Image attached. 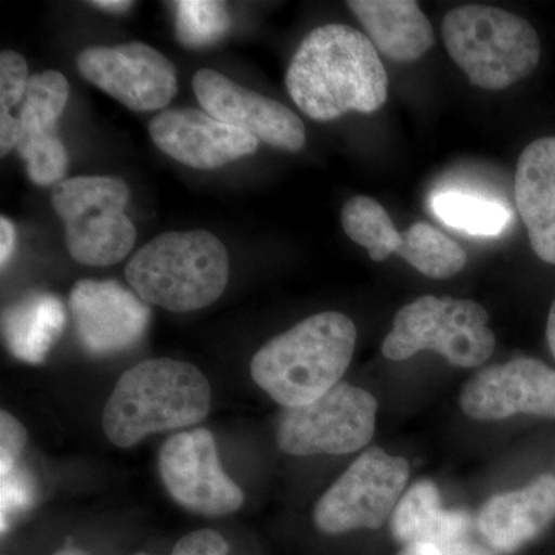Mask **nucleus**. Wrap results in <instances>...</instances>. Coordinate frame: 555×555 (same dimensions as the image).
I'll use <instances>...</instances> for the list:
<instances>
[{"instance_id": "nucleus-1", "label": "nucleus", "mask_w": 555, "mask_h": 555, "mask_svg": "<svg viewBox=\"0 0 555 555\" xmlns=\"http://www.w3.org/2000/svg\"><path fill=\"white\" fill-rule=\"evenodd\" d=\"M286 87L305 115L328 122L349 112H377L387 100L389 78L366 35L349 25L328 24L299 43Z\"/></svg>"}, {"instance_id": "nucleus-2", "label": "nucleus", "mask_w": 555, "mask_h": 555, "mask_svg": "<svg viewBox=\"0 0 555 555\" xmlns=\"http://www.w3.org/2000/svg\"><path fill=\"white\" fill-rule=\"evenodd\" d=\"M210 403V385L198 367L153 358L124 372L105 404L102 426L115 447L131 448L150 434L198 425Z\"/></svg>"}, {"instance_id": "nucleus-3", "label": "nucleus", "mask_w": 555, "mask_h": 555, "mask_svg": "<svg viewBox=\"0 0 555 555\" xmlns=\"http://www.w3.org/2000/svg\"><path fill=\"white\" fill-rule=\"evenodd\" d=\"M356 343L350 318L317 313L266 343L251 360V378L281 406H305L338 385Z\"/></svg>"}, {"instance_id": "nucleus-4", "label": "nucleus", "mask_w": 555, "mask_h": 555, "mask_svg": "<svg viewBox=\"0 0 555 555\" xmlns=\"http://www.w3.org/2000/svg\"><path fill=\"white\" fill-rule=\"evenodd\" d=\"M228 248L207 230L167 232L145 244L126 268L149 305L185 313L217 301L229 283Z\"/></svg>"}, {"instance_id": "nucleus-5", "label": "nucleus", "mask_w": 555, "mask_h": 555, "mask_svg": "<svg viewBox=\"0 0 555 555\" xmlns=\"http://www.w3.org/2000/svg\"><path fill=\"white\" fill-rule=\"evenodd\" d=\"M449 56L480 89L505 90L534 72L540 39L531 24L509 11L456 7L441 25Z\"/></svg>"}, {"instance_id": "nucleus-6", "label": "nucleus", "mask_w": 555, "mask_h": 555, "mask_svg": "<svg viewBox=\"0 0 555 555\" xmlns=\"http://www.w3.org/2000/svg\"><path fill=\"white\" fill-rule=\"evenodd\" d=\"M130 188L120 178L76 177L57 182L51 204L65 225V243L75 261L113 266L130 254L137 229L127 217Z\"/></svg>"}, {"instance_id": "nucleus-7", "label": "nucleus", "mask_w": 555, "mask_h": 555, "mask_svg": "<svg viewBox=\"0 0 555 555\" xmlns=\"http://www.w3.org/2000/svg\"><path fill=\"white\" fill-rule=\"evenodd\" d=\"M488 321L476 301L426 295L398 310L382 352L387 360L404 361L434 350L456 367L480 366L495 349Z\"/></svg>"}, {"instance_id": "nucleus-8", "label": "nucleus", "mask_w": 555, "mask_h": 555, "mask_svg": "<svg viewBox=\"0 0 555 555\" xmlns=\"http://www.w3.org/2000/svg\"><path fill=\"white\" fill-rule=\"evenodd\" d=\"M378 403L361 387L339 382L323 397L299 408H284L276 443L286 454L343 455L372 440Z\"/></svg>"}, {"instance_id": "nucleus-9", "label": "nucleus", "mask_w": 555, "mask_h": 555, "mask_svg": "<svg viewBox=\"0 0 555 555\" xmlns=\"http://www.w3.org/2000/svg\"><path fill=\"white\" fill-rule=\"evenodd\" d=\"M408 478L406 460L369 449L318 500L317 528L326 534L379 528L396 511Z\"/></svg>"}, {"instance_id": "nucleus-10", "label": "nucleus", "mask_w": 555, "mask_h": 555, "mask_svg": "<svg viewBox=\"0 0 555 555\" xmlns=\"http://www.w3.org/2000/svg\"><path fill=\"white\" fill-rule=\"evenodd\" d=\"M159 473L175 502L199 516L224 517L243 506V491L222 469L214 434L203 427L163 444Z\"/></svg>"}, {"instance_id": "nucleus-11", "label": "nucleus", "mask_w": 555, "mask_h": 555, "mask_svg": "<svg viewBox=\"0 0 555 555\" xmlns=\"http://www.w3.org/2000/svg\"><path fill=\"white\" fill-rule=\"evenodd\" d=\"M80 75L133 112L166 108L178 93L177 67L142 42L89 47L78 56Z\"/></svg>"}, {"instance_id": "nucleus-12", "label": "nucleus", "mask_w": 555, "mask_h": 555, "mask_svg": "<svg viewBox=\"0 0 555 555\" xmlns=\"http://www.w3.org/2000/svg\"><path fill=\"white\" fill-rule=\"evenodd\" d=\"M68 306L80 346L93 357L126 352L141 341L150 323L147 302L118 281H78Z\"/></svg>"}, {"instance_id": "nucleus-13", "label": "nucleus", "mask_w": 555, "mask_h": 555, "mask_svg": "<svg viewBox=\"0 0 555 555\" xmlns=\"http://www.w3.org/2000/svg\"><path fill=\"white\" fill-rule=\"evenodd\" d=\"M460 406L480 422L517 414L555 418V371L534 358L486 367L463 387Z\"/></svg>"}, {"instance_id": "nucleus-14", "label": "nucleus", "mask_w": 555, "mask_h": 555, "mask_svg": "<svg viewBox=\"0 0 555 555\" xmlns=\"http://www.w3.org/2000/svg\"><path fill=\"white\" fill-rule=\"evenodd\" d=\"M193 90L201 107L215 119L246 131L270 147L286 152L305 149V124L281 102L244 89L210 68L196 72Z\"/></svg>"}, {"instance_id": "nucleus-15", "label": "nucleus", "mask_w": 555, "mask_h": 555, "mask_svg": "<svg viewBox=\"0 0 555 555\" xmlns=\"http://www.w3.org/2000/svg\"><path fill=\"white\" fill-rule=\"evenodd\" d=\"M69 98V83L54 69L36 73L28 80L17 120V153L27 164L36 185H56L68 170V153L57 137V122Z\"/></svg>"}, {"instance_id": "nucleus-16", "label": "nucleus", "mask_w": 555, "mask_h": 555, "mask_svg": "<svg viewBox=\"0 0 555 555\" xmlns=\"http://www.w3.org/2000/svg\"><path fill=\"white\" fill-rule=\"evenodd\" d=\"M150 137L160 152L198 170H215L254 155L259 141L196 108L164 109L152 119Z\"/></svg>"}, {"instance_id": "nucleus-17", "label": "nucleus", "mask_w": 555, "mask_h": 555, "mask_svg": "<svg viewBox=\"0 0 555 555\" xmlns=\"http://www.w3.org/2000/svg\"><path fill=\"white\" fill-rule=\"evenodd\" d=\"M555 520V476L543 474L518 491L492 496L481 506L477 525L500 553H514Z\"/></svg>"}, {"instance_id": "nucleus-18", "label": "nucleus", "mask_w": 555, "mask_h": 555, "mask_svg": "<svg viewBox=\"0 0 555 555\" xmlns=\"http://www.w3.org/2000/svg\"><path fill=\"white\" fill-rule=\"evenodd\" d=\"M514 196L532 250L555 266V138L537 139L524 150Z\"/></svg>"}, {"instance_id": "nucleus-19", "label": "nucleus", "mask_w": 555, "mask_h": 555, "mask_svg": "<svg viewBox=\"0 0 555 555\" xmlns=\"http://www.w3.org/2000/svg\"><path fill=\"white\" fill-rule=\"evenodd\" d=\"M347 7L387 60L418 61L436 43L433 25L414 0H350Z\"/></svg>"}, {"instance_id": "nucleus-20", "label": "nucleus", "mask_w": 555, "mask_h": 555, "mask_svg": "<svg viewBox=\"0 0 555 555\" xmlns=\"http://www.w3.org/2000/svg\"><path fill=\"white\" fill-rule=\"evenodd\" d=\"M392 534L404 545L429 543L444 550L466 539L470 518L463 511H447L433 481L412 486L398 502L392 516Z\"/></svg>"}, {"instance_id": "nucleus-21", "label": "nucleus", "mask_w": 555, "mask_h": 555, "mask_svg": "<svg viewBox=\"0 0 555 555\" xmlns=\"http://www.w3.org/2000/svg\"><path fill=\"white\" fill-rule=\"evenodd\" d=\"M67 324V310L56 295L35 292L3 310L2 334L11 356L28 364L49 357Z\"/></svg>"}, {"instance_id": "nucleus-22", "label": "nucleus", "mask_w": 555, "mask_h": 555, "mask_svg": "<svg viewBox=\"0 0 555 555\" xmlns=\"http://www.w3.org/2000/svg\"><path fill=\"white\" fill-rule=\"evenodd\" d=\"M430 208L449 228L478 236L500 235L513 217L502 201L462 189L434 193Z\"/></svg>"}, {"instance_id": "nucleus-23", "label": "nucleus", "mask_w": 555, "mask_h": 555, "mask_svg": "<svg viewBox=\"0 0 555 555\" xmlns=\"http://www.w3.org/2000/svg\"><path fill=\"white\" fill-rule=\"evenodd\" d=\"M396 254L434 280L456 275L467 261L466 251L455 241L427 222H416L404 230Z\"/></svg>"}, {"instance_id": "nucleus-24", "label": "nucleus", "mask_w": 555, "mask_h": 555, "mask_svg": "<svg viewBox=\"0 0 555 555\" xmlns=\"http://www.w3.org/2000/svg\"><path fill=\"white\" fill-rule=\"evenodd\" d=\"M346 235L367 250L369 257L382 262L396 254L401 233L393 225L386 208L369 196H353L341 211Z\"/></svg>"}, {"instance_id": "nucleus-25", "label": "nucleus", "mask_w": 555, "mask_h": 555, "mask_svg": "<svg viewBox=\"0 0 555 555\" xmlns=\"http://www.w3.org/2000/svg\"><path fill=\"white\" fill-rule=\"evenodd\" d=\"M177 11V38L185 49L201 50L217 46L232 27V20L224 2L217 0H179Z\"/></svg>"}, {"instance_id": "nucleus-26", "label": "nucleus", "mask_w": 555, "mask_h": 555, "mask_svg": "<svg viewBox=\"0 0 555 555\" xmlns=\"http://www.w3.org/2000/svg\"><path fill=\"white\" fill-rule=\"evenodd\" d=\"M28 65L20 53L2 51L0 54V153L9 155L17 147L20 137V120L11 109L24 101L27 91Z\"/></svg>"}, {"instance_id": "nucleus-27", "label": "nucleus", "mask_w": 555, "mask_h": 555, "mask_svg": "<svg viewBox=\"0 0 555 555\" xmlns=\"http://www.w3.org/2000/svg\"><path fill=\"white\" fill-rule=\"evenodd\" d=\"M35 499V486L31 477L24 469H13L0 478V514H2V532L13 524L14 518L25 513Z\"/></svg>"}, {"instance_id": "nucleus-28", "label": "nucleus", "mask_w": 555, "mask_h": 555, "mask_svg": "<svg viewBox=\"0 0 555 555\" xmlns=\"http://www.w3.org/2000/svg\"><path fill=\"white\" fill-rule=\"evenodd\" d=\"M27 444V430L10 412L0 414V477L16 469L22 451Z\"/></svg>"}, {"instance_id": "nucleus-29", "label": "nucleus", "mask_w": 555, "mask_h": 555, "mask_svg": "<svg viewBox=\"0 0 555 555\" xmlns=\"http://www.w3.org/2000/svg\"><path fill=\"white\" fill-rule=\"evenodd\" d=\"M171 555H229V545L218 532L199 529L182 537Z\"/></svg>"}, {"instance_id": "nucleus-30", "label": "nucleus", "mask_w": 555, "mask_h": 555, "mask_svg": "<svg viewBox=\"0 0 555 555\" xmlns=\"http://www.w3.org/2000/svg\"><path fill=\"white\" fill-rule=\"evenodd\" d=\"M17 235L16 228L9 218H0V266L5 270L16 250Z\"/></svg>"}, {"instance_id": "nucleus-31", "label": "nucleus", "mask_w": 555, "mask_h": 555, "mask_svg": "<svg viewBox=\"0 0 555 555\" xmlns=\"http://www.w3.org/2000/svg\"><path fill=\"white\" fill-rule=\"evenodd\" d=\"M443 555H492L483 546L476 545V543L469 542V540L463 539L460 542L452 543L444 550H441Z\"/></svg>"}, {"instance_id": "nucleus-32", "label": "nucleus", "mask_w": 555, "mask_h": 555, "mask_svg": "<svg viewBox=\"0 0 555 555\" xmlns=\"http://www.w3.org/2000/svg\"><path fill=\"white\" fill-rule=\"evenodd\" d=\"M90 5L108 11V13L120 14L129 11L133 7V2H129V0H94V2H90Z\"/></svg>"}, {"instance_id": "nucleus-33", "label": "nucleus", "mask_w": 555, "mask_h": 555, "mask_svg": "<svg viewBox=\"0 0 555 555\" xmlns=\"http://www.w3.org/2000/svg\"><path fill=\"white\" fill-rule=\"evenodd\" d=\"M398 555H443L437 546L429 545V543H414L408 545Z\"/></svg>"}, {"instance_id": "nucleus-34", "label": "nucleus", "mask_w": 555, "mask_h": 555, "mask_svg": "<svg viewBox=\"0 0 555 555\" xmlns=\"http://www.w3.org/2000/svg\"><path fill=\"white\" fill-rule=\"evenodd\" d=\"M546 337L547 343H550L551 352H553L555 358V299L553 306H551L550 317H547Z\"/></svg>"}, {"instance_id": "nucleus-35", "label": "nucleus", "mask_w": 555, "mask_h": 555, "mask_svg": "<svg viewBox=\"0 0 555 555\" xmlns=\"http://www.w3.org/2000/svg\"><path fill=\"white\" fill-rule=\"evenodd\" d=\"M54 555H89L87 553H83V551L75 550V547H65V550L60 551V553H56Z\"/></svg>"}, {"instance_id": "nucleus-36", "label": "nucleus", "mask_w": 555, "mask_h": 555, "mask_svg": "<svg viewBox=\"0 0 555 555\" xmlns=\"http://www.w3.org/2000/svg\"><path fill=\"white\" fill-rule=\"evenodd\" d=\"M137 555H149V554H142V553H141V554H137Z\"/></svg>"}]
</instances>
